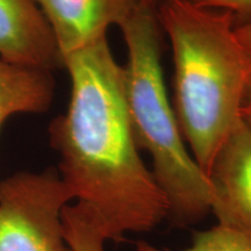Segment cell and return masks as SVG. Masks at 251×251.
I'll use <instances>...</instances> for the list:
<instances>
[{
    "label": "cell",
    "mask_w": 251,
    "mask_h": 251,
    "mask_svg": "<svg viewBox=\"0 0 251 251\" xmlns=\"http://www.w3.org/2000/svg\"><path fill=\"white\" fill-rule=\"evenodd\" d=\"M65 236L72 251H105L107 241L96 218L78 203H69L63 211Z\"/></svg>",
    "instance_id": "9"
},
{
    "label": "cell",
    "mask_w": 251,
    "mask_h": 251,
    "mask_svg": "<svg viewBox=\"0 0 251 251\" xmlns=\"http://www.w3.org/2000/svg\"><path fill=\"white\" fill-rule=\"evenodd\" d=\"M236 35L241 43L251 52V23L236 26Z\"/></svg>",
    "instance_id": "12"
},
{
    "label": "cell",
    "mask_w": 251,
    "mask_h": 251,
    "mask_svg": "<svg viewBox=\"0 0 251 251\" xmlns=\"http://www.w3.org/2000/svg\"><path fill=\"white\" fill-rule=\"evenodd\" d=\"M72 196L54 169L0 181V251H72L63 211Z\"/></svg>",
    "instance_id": "4"
},
{
    "label": "cell",
    "mask_w": 251,
    "mask_h": 251,
    "mask_svg": "<svg viewBox=\"0 0 251 251\" xmlns=\"http://www.w3.org/2000/svg\"><path fill=\"white\" fill-rule=\"evenodd\" d=\"M174 54V109L185 143L208 176L238 122L251 80V52L236 35L228 12L190 0H163L157 7Z\"/></svg>",
    "instance_id": "2"
},
{
    "label": "cell",
    "mask_w": 251,
    "mask_h": 251,
    "mask_svg": "<svg viewBox=\"0 0 251 251\" xmlns=\"http://www.w3.org/2000/svg\"><path fill=\"white\" fill-rule=\"evenodd\" d=\"M50 25L63 58L107 39L120 28L140 0H35Z\"/></svg>",
    "instance_id": "6"
},
{
    "label": "cell",
    "mask_w": 251,
    "mask_h": 251,
    "mask_svg": "<svg viewBox=\"0 0 251 251\" xmlns=\"http://www.w3.org/2000/svg\"><path fill=\"white\" fill-rule=\"evenodd\" d=\"M55 81L50 71L0 59V130L15 114H39L49 109Z\"/></svg>",
    "instance_id": "8"
},
{
    "label": "cell",
    "mask_w": 251,
    "mask_h": 251,
    "mask_svg": "<svg viewBox=\"0 0 251 251\" xmlns=\"http://www.w3.org/2000/svg\"><path fill=\"white\" fill-rule=\"evenodd\" d=\"M218 224L251 236V127L238 122L208 171Z\"/></svg>",
    "instance_id": "5"
},
{
    "label": "cell",
    "mask_w": 251,
    "mask_h": 251,
    "mask_svg": "<svg viewBox=\"0 0 251 251\" xmlns=\"http://www.w3.org/2000/svg\"><path fill=\"white\" fill-rule=\"evenodd\" d=\"M120 29L128 50L124 92L135 143L152 159V175L176 225H191L212 212L208 176L188 151L166 92L157 7L140 0Z\"/></svg>",
    "instance_id": "3"
},
{
    "label": "cell",
    "mask_w": 251,
    "mask_h": 251,
    "mask_svg": "<svg viewBox=\"0 0 251 251\" xmlns=\"http://www.w3.org/2000/svg\"><path fill=\"white\" fill-rule=\"evenodd\" d=\"M63 67L70 101L50 124L49 139L72 202L97 219L107 240L152 230L168 219L169 205L131 133L124 67L107 39L64 57Z\"/></svg>",
    "instance_id": "1"
},
{
    "label": "cell",
    "mask_w": 251,
    "mask_h": 251,
    "mask_svg": "<svg viewBox=\"0 0 251 251\" xmlns=\"http://www.w3.org/2000/svg\"><path fill=\"white\" fill-rule=\"evenodd\" d=\"M144 1L149 2V4H151L153 6H156V7H158V5L161 4L163 0H144Z\"/></svg>",
    "instance_id": "14"
},
{
    "label": "cell",
    "mask_w": 251,
    "mask_h": 251,
    "mask_svg": "<svg viewBox=\"0 0 251 251\" xmlns=\"http://www.w3.org/2000/svg\"><path fill=\"white\" fill-rule=\"evenodd\" d=\"M0 59L50 72L63 67L54 33L35 0H0Z\"/></svg>",
    "instance_id": "7"
},
{
    "label": "cell",
    "mask_w": 251,
    "mask_h": 251,
    "mask_svg": "<svg viewBox=\"0 0 251 251\" xmlns=\"http://www.w3.org/2000/svg\"><path fill=\"white\" fill-rule=\"evenodd\" d=\"M200 7L228 12L235 26L251 23V0H190Z\"/></svg>",
    "instance_id": "11"
},
{
    "label": "cell",
    "mask_w": 251,
    "mask_h": 251,
    "mask_svg": "<svg viewBox=\"0 0 251 251\" xmlns=\"http://www.w3.org/2000/svg\"><path fill=\"white\" fill-rule=\"evenodd\" d=\"M242 120L251 127V80L248 86L242 106Z\"/></svg>",
    "instance_id": "13"
},
{
    "label": "cell",
    "mask_w": 251,
    "mask_h": 251,
    "mask_svg": "<svg viewBox=\"0 0 251 251\" xmlns=\"http://www.w3.org/2000/svg\"><path fill=\"white\" fill-rule=\"evenodd\" d=\"M136 251L174 250L158 249L141 241L136 244ZM177 251H251V236L237 229L218 224L208 230L197 233L190 247Z\"/></svg>",
    "instance_id": "10"
}]
</instances>
